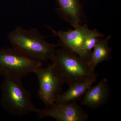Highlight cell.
Here are the masks:
<instances>
[{
  "label": "cell",
  "mask_w": 121,
  "mask_h": 121,
  "mask_svg": "<svg viewBox=\"0 0 121 121\" xmlns=\"http://www.w3.org/2000/svg\"><path fill=\"white\" fill-rule=\"evenodd\" d=\"M21 79L4 77L1 86L0 103L4 110L13 116L23 117L36 112L30 93L25 88Z\"/></svg>",
  "instance_id": "3957f363"
},
{
  "label": "cell",
  "mask_w": 121,
  "mask_h": 121,
  "mask_svg": "<svg viewBox=\"0 0 121 121\" xmlns=\"http://www.w3.org/2000/svg\"><path fill=\"white\" fill-rule=\"evenodd\" d=\"M110 96L108 80L104 78L97 84L91 86L83 95L81 103L91 109H97L106 104Z\"/></svg>",
  "instance_id": "ba28073f"
},
{
  "label": "cell",
  "mask_w": 121,
  "mask_h": 121,
  "mask_svg": "<svg viewBox=\"0 0 121 121\" xmlns=\"http://www.w3.org/2000/svg\"><path fill=\"white\" fill-rule=\"evenodd\" d=\"M39 119L51 117L58 121H86L89 115L76 101L54 103L49 107L37 109Z\"/></svg>",
  "instance_id": "8992f818"
},
{
  "label": "cell",
  "mask_w": 121,
  "mask_h": 121,
  "mask_svg": "<svg viewBox=\"0 0 121 121\" xmlns=\"http://www.w3.org/2000/svg\"><path fill=\"white\" fill-rule=\"evenodd\" d=\"M74 28V30L58 31L50 28L54 35L58 37L59 47L68 49L79 56L88 27L86 25L80 24Z\"/></svg>",
  "instance_id": "52a82bcc"
},
{
  "label": "cell",
  "mask_w": 121,
  "mask_h": 121,
  "mask_svg": "<svg viewBox=\"0 0 121 121\" xmlns=\"http://www.w3.org/2000/svg\"><path fill=\"white\" fill-rule=\"evenodd\" d=\"M43 62L33 59L13 48H0V74L4 77L22 79L37 68Z\"/></svg>",
  "instance_id": "277c9868"
},
{
  "label": "cell",
  "mask_w": 121,
  "mask_h": 121,
  "mask_svg": "<svg viewBox=\"0 0 121 121\" xmlns=\"http://www.w3.org/2000/svg\"><path fill=\"white\" fill-rule=\"evenodd\" d=\"M111 38L110 36L108 35L104 39L100 38L93 48L90 63L95 70L100 63L111 59V53L112 50L108 44Z\"/></svg>",
  "instance_id": "8fae6325"
},
{
  "label": "cell",
  "mask_w": 121,
  "mask_h": 121,
  "mask_svg": "<svg viewBox=\"0 0 121 121\" xmlns=\"http://www.w3.org/2000/svg\"><path fill=\"white\" fill-rule=\"evenodd\" d=\"M96 78H93L70 85L69 89L67 91L61 93L56 98L55 103L70 102L79 99L95 82Z\"/></svg>",
  "instance_id": "30bf717a"
},
{
  "label": "cell",
  "mask_w": 121,
  "mask_h": 121,
  "mask_svg": "<svg viewBox=\"0 0 121 121\" xmlns=\"http://www.w3.org/2000/svg\"><path fill=\"white\" fill-rule=\"evenodd\" d=\"M34 73L39 83L38 97L46 107H49L61 94L64 82L52 64L45 68L40 67Z\"/></svg>",
  "instance_id": "5b68a950"
},
{
  "label": "cell",
  "mask_w": 121,
  "mask_h": 121,
  "mask_svg": "<svg viewBox=\"0 0 121 121\" xmlns=\"http://www.w3.org/2000/svg\"><path fill=\"white\" fill-rule=\"evenodd\" d=\"M51 60L63 82L69 86L97 78L90 63L65 48L56 50Z\"/></svg>",
  "instance_id": "7a4b0ae2"
},
{
  "label": "cell",
  "mask_w": 121,
  "mask_h": 121,
  "mask_svg": "<svg viewBox=\"0 0 121 121\" xmlns=\"http://www.w3.org/2000/svg\"><path fill=\"white\" fill-rule=\"evenodd\" d=\"M103 34L99 32L96 29H87L86 35L83 43L79 57L85 61L90 63L91 56V50L99 39L104 37Z\"/></svg>",
  "instance_id": "7c38bea8"
},
{
  "label": "cell",
  "mask_w": 121,
  "mask_h": 121,
  "mask_svg": "<svg viewBox=\"0 0 121 121\" xmlns=\"http://www.w3.org/2000/svg\"><path fill=\"white\" fill-rule=\"evenodd\" d=\"M58 13L63 19L75 27L82 24V7L80 0H57Z\"/></svg>",
  "instance_id": "9c48e42d"
},
{
  "label": "cell",
  "mask_w": 121,
  "mask_h": 121,
  "mask_svg": "<svg viewBox=\"0 0 121 121\" xmlns=\"http://www.w3.org/2000/svg\"><path fill=\"white\" fill-rule=\"evenodd\" d=\"M12 48L31 58L43 62L51 60L58 44L48 42L36 28L26 30L18 26L8 36Z\"/></svg>",
  "instance_id": "6da1fadb"
}]
</instances>
